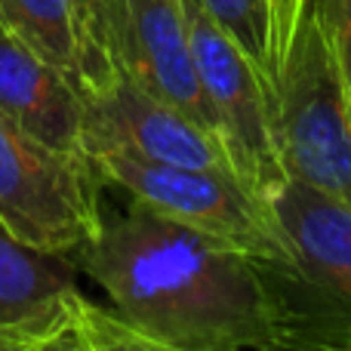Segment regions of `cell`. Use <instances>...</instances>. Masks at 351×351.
<instances>
[{"label":"cell","mask_w":351,"mask_h":351,"mask_svg":"<svg viewBox=\"0 0 351 351\" xmlns=\"http://www.w3.org/2000/svg\"><path fill=\"white\" fill-rule=\"evenodd\" d=\"M136 330L182 351H278L268 262L133 204L74 253Z\"/></svg>","instance_id":"1"},{"label":"cell","mask_w":351,"mask_h":351,"mask_svg":"<svg viewBox=\"0 0 351 351\" xmlns=\"http://www.w3.org/2000/svg\"><path fill=\"white\" fill-rule=\"evenodd\" d=\"M274 130L290 179L351 204V96L327 0H302L274 77Z\"/></svg>","instance_id":"2"},{"label":"cell","mask_w":351,"mask_h":351,"mask_svg":"<svg viewBox=\"0 0 351 351\" xmlns=\"http://www.w3.org/2000/svg\"><path fill=\"white\" fill-rule=\"evenodd\" d=\"M102 176L0 117V222L37 250L74 256L102 225Z\"/></svg>","instance_id":"3"},{"label":"cell","mask_w":351,"mask_h":351,"mask_svg":"<svg viewBox=\"0 0 351 351\" xmlns=\"http://www.w3.org/2000/svg\"><path fill=\"white\" fill-rule=\"evenodd\" d=\"M90 160L105 185L121 188L139 204L219 237L259 262L296 268L271 213L231 170L154 164L121 152H99Z\"/></svg>","instance_id":"4"},{"label":"cell","mask_w":351,"mask_h":351,"mask_svg":"<svg viewBox=\"0 0 351 351\" xmlns=\"http://www.w3.org/2000/svg\"><path fill=\"white\" fill-rule=\"evenodd\" d=\"M182 6L191 62L216 117V136L228 152L234 176L265 200V194L287 179L274 130V93L247 53L213 22L200 0H182Z\"/></svg>","instance_id":"5"},{"label":"cell","mask_w":351,"mask_h":351,"mask_svg":"<svg viewBox=\"0 0 351 351\" xmlns=\"http://www.w3.org/2000/svg\"><path fill=\"white\" fill-rule=\"evenodd\" d=\"M99 152L173 167L231 170L228 152L213 130L145 90L127 71L84 93V154L93 158Z\"/></svg>","instance_id":"6"},{"label":"cell","mask_w":351,"mask_h":351,"mask_svg":"<svg viewBox=\"0 0 351 351\" xmlns=\"http://www.w3.org/2000/svg\"><path fill=\"white\" fill-rule=\"evenodd\" d=\"M108 6L117 68L216 133L191 62L182 0H108Z\"/></svg>","instance_id":"7"},{"label":"cell","mask_w":351,"mask_h":351,"mask_svg":"<svg viewBox=\"0 0 351 351\" xmlns=\"http://www.w3.org/2000/svg\"><path fill=\"white\" fill-rule=\"evenodd\" d=\"M296 274L324 299L351 311V204L287 176L265 194Z\"/></svg>","instance_id":"8"},{"label":"cell","mask_w":351,"mask_h":351,"mask_svg":"<svg viewBox=\"0 0 351 351\" xmlns=\"http://www.w3.org/2000/svg\"><path fill=\"white\" fill-rule=\"evenodd\" d=\"M0 117L43 145L84 154V93L62 68L0 31Z\"/></svg>","instance_id":"9"},{"label":"cell","mask_w":351,"mask_h":351,"mask_svg":"<svg viewBox=\"0 0 351 351\" xmlns=\"http://www.w3.org/2000/svg\"><path fill=\"white\" fill-rule=\"evenodd\" d=\"M77 280L74 256L31 247L0 222V327L43 330L56 324L80 293Z\"/></svg>","instance_id":"10"},{"label":"cell","mask_w":351,"mask_h":351,"mask_svg":"<svg viewBox=\"0 0 351 351\" xmlns=\"http://www.w3.org/2000/svg\"><path fill=\"white\" fill-rule=\"evenodd\" d=\"M268 271L278 296V351H351V311L324 302L296 268Z\"/></svg>","instance_id":"11"},{"label":"cell","mask_w":351,"mask_h":351,"mask_svg":"<svg viewBox=\"0 0 351 351\" xmlns=\"http://www.w3.org/2000/svg\"><path fill=\"white\" fill-rule=\"evenodd\" d=\"M0 31L62 68L84 93V37L74 0H0Z\"/></svg>","instance_id":"12"},{"label":"cell","mask_w":351,"mask_h":351,"mask_svg":"<svg viewBox=\"0 0 351 351\" xmlns=\"http://www.w3.org/2000/svg\"><path fill=\"white\" fill-rule=\"evenodd\" d=\"M210 19L247 53L274 93L280 62V31L274 0H200Z\"/></svg>","instance_id":"13"},{"label":"cell","mask_w":351,"mask_h":351,"mask_svg":"<svg viewBox=\"0 0 351 351\" xmlns=\"http://www.w3.org/2000/svg\"><path fill=\"white\" fill-rule=\"evenodd\" d=\"M74 317H77V327L84 333L90 351H182L142 333V330H136L114 308H105V305L93 302L84 293L74 299Z\"/></svg>","instance_id":"14"},{"label":"cell","mask_w":351,"mask_h":351,"mask_svg":"<svg viewBox=\"0 0 351 351\" xmlns=\"http://www.w3.org/2000/svg\"><path fill=\"white\" fill-rule=\"evenodd\" d=\"M31 351H90L86 348L84 333H80V327H77V317H74V302L68 305V311L53 324V327H47L40 336H37V342Z\"/></svg>","instance_id":"15"},{"label":"cell","mask_w":351,"mask_h":351,"mask_svg":"<svg viewBox=\"0 0 351 351\" xmlns=\"http://www.w3.org/2000/svg\"><path fill=\"white\" fill-rule=\"evenodd\" d=\"M327 16H330L336 53H339V65H342V74H346L348 96H351V0H327Z\"/></svg>","instance_id":"16"},{"label":"cell","mask_w":351,"mask_h":351,"mask_svg":"<svg viewBox=\"0 0 351 351\" xmlns=\"http://www.w3.org/2000/svg\"><path fill=\"white\" fill-rule=\"evenodd\" d=\"M53 327V324H49ZM47 330V327H43ZM43 330H25V327H0V351H31L37 336Z\"/></svg>","instance_id":"17"},{"label":"cell","mask_w":351,"mask_h":351,"mask_svg":"<svg viewBox=\"0 0 351 351\" xmlns=\"http://www.w3.org/2000/svg\"><path fill=\"white\" fill-rule=\"evenodd\" d=\"M299 6H302V0H274V10H278V31H280V49H284L287 34H290L293 22H296V16H299Z\"/></svg>","instance_id":"18"}]
</instances>
